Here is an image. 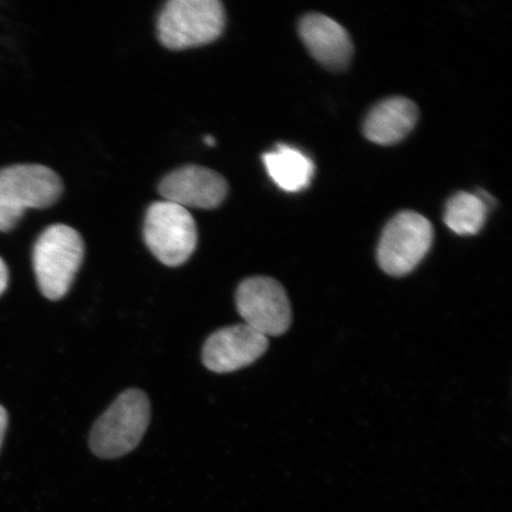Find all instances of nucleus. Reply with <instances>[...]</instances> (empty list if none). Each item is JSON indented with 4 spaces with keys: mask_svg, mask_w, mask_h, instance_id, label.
<instances>
[{
    "mask_svg": "<svg viewBox=\"0 0 512 512\" xmlns=\"http://www.w3.org/2000/svg\"><path fill=\"white\" fill-rule=\"evenodd\" d=\"M85 256V243L75 229L54 224L37 239L32 262L44 297L59 300L66 296Z\"/></svg>",
    "mask_w": 512,
    "mask_h": 512,
    "instance_id": "7ed1b4c3",
    "label": "nucleus"
},
{
    "mask_svg": "<svg viewBox=\"0 0 512 512\" xmlns=\"http://www.w3.org/2000/svg\"><path fill=\"white\" fill-rule=\"evenodd\" d=\"M262 159L272 181L287 192L306 189L315 175V164L311 158L296 147L280 144L265 153Z\"/></svg>",
    "mask_w": 512,
    "mask_h": 512,
    "instance_id": "f8f14e48",
    "label": "nucleus"
},
{
    "mask_svg": "<svg viewBox=\"0 0 512 512\" xmlns=\"http://www.w3.org/2000/svg\"><path fill=\"white\" fill-rule=\"evenodd\" d=\"M488 207L478 195L459 192L446 204L444 221L458 235H475L483 228Z\"/></svg>",
    "mask_w": 512,
    "mask_h": 512,
    "instance_id": "ddd939ff",
    "label": "nucleus"
},
{
    "mask_svg": "<svg viewBox=\"0 0 512 512\" xmlns=\"http://www.w3.org/2000/svg\"><path fill=\"white\" fill-rule=\"evenodd\" d=\"M159 194L185 209H214L226 200L228 184L213 170L188 165L166 176L159 184Z\"/></svg>",
    "mask_w": 512,
    "mask_h": 512,
    "instance_id": "1a4fd4ad",
    "label": "nucleus"
},
{
    "mask_svg": "<svg viewBox=\"0 0 512 512\" xmlns=\"http://www.w3.org/2000/svg\"><path fill=\"white\" fill-rule=\"evenodd\" d=\"M299 35L310 54L332 70L349 66L354 46L348 31L335 19L322 14L306 15L299 23Z\"/></svg>",
    "mask_w": 512,
    "mask_h": 512,
    "instance_id": "9d476101",
    "label": "nucleus"
},
{
    "mask_svg": "<svg viewBox=\"0 0 512 512\" xmlns=\"http://www.w3.org/2000/svg\"><path fill=\"white\" fill-rule=\"evenodd\" d=\"M236 309L249 328L267 338L284 335L292 322L286 291L272 278L243 280L236 292Z\"/></svg>",
    "mask_w": 512,
    "mask_h": 512,
    "instance_id": "0eeeda50",
    "label": "nucleus"
},
{
    "mask_svg": "<svg viewBox=\"0 0 512 512\" xmlns=\"http://www.w3.org/2000/svg\"><path fill=\"white\" fill-rule=\"evenodd\" d=\"M62 191L61 178L47 166L17 164L0 170V232H11L28 209L53 206Z\"/></svg>",
    "mask_w": 512,
    "mask_h": 512,
    "instance_id": "f257e3e1",
    "label": "nucleus"
},
{
    "mask_svg": "<svg viewBox=\"0 0 512 512\" xmlns=\"http://www.w3.org/2000/svg\"><path fill=\"white\" fill-rule=\"evenodd\" d=\"M268 338L246 324L228 326L214 332L204 344V366L217 374L233 373L251 366L265 354Z\"/></svg>",
    "mask_w": 512,
    "mask_h": 512,
    "instance_id": "6e6552de",
    "label": "nucleus"
},
{
    "mask_svg": "<svg viewBox=\"0 0 512 512\" xmlns=\"http://www.w3.org/2000/svg\"><path fill=\"white\" fill-rule=\"evenodd\" d=\"M6 427H8V413L3 406H0V448H2Z\"/></svg>",
    "mask_w": 512,
    "mask_h": 512,
    "instance_id": "2eb2a0df",
    "label": "nucleus"
},
{
    "mask_svg": "<svg viewBox=\"0 0 512 512\" xmlns=\"http://www.w3.org/2000/svg\"><path fill=\"white\" fill-rule=\"evenodd\" d=\"M9 284V271L6 267L5 262L0 258V296L5 292L6 287Z\"/></svg>",
    "mask_w": 512,
    "mask_h": 512,
    "instance_id": "4468645a",
    "label": "nucleus"
},
{
    "mask_svg": "<svg viewBox=\"0 0 512 512\" xmlns=\"http://www.w3.org/2000/svg\"><path fill=\"white\" fill-rule=\"evenodd\" d=\"M224 25L219 0H171L160 12L158 37L166 48L184 50L216 41Z\"/></svg>",
    "mask_w": 512,
    "mask_h": 512,
    "instance_id": "20e7f679",
    "label": "nucleus"
},
{
    "mask_svg": "<svg viewBox=\"0 0 512 512\" xmlns=\"http://www.w3.org/2000/svg\"><path fill=\"white\" fill-rule=\"evenodd\" d=\"M151 407L142 390L128 389L95 422L91 448L95 456L115 459L126 456L142 441L149 427Z\"/></svg>",
    "mask_w": 512,
    "mask_h": 512,
    "instance_id": "f03ea898",
    "label": "nucleus"
},
{
    "mask_svg": "<svg viewBox=\"0 0 512 512\" xmlns=\"http://www.w3.org/2000/svg\"><path fill=\"white\" fill-rule=\"evenodd\" d=\"M204 144H206L209 147H214L216 145V140L213 136H206L204 137Z\"/></svg>",
    "mask_w": 512,
    "mask_h": 512,
    "instance_id": "dca6fc26",
    "label": "nucleus"
},
{
    "mask_svg": "<svg viewBox=\"0 0 512 512\" xmlns=\"http://www.w3.org/2000/svg\"><path fill=\"white\" fill-rule=\"evenodd\" d=\"M433 227L426 217L403 211L384 228L377 247V261L384 272L402 277L424 260L433 243Z\"/></svg>",
    "mask_w": 512,
    "mask_h": 512,
    "instance_id": "423d86ee",
    "label": "nucleus"
},
{
    "mask_svg": "<svg viewBox=\"0 0 512 512\" xmlns=\"http://www.w3.org/2000/svg\"><path fill=\"white\" fill-rule=\"evenodd\" d=\"M144 236L147 247L162 264L187 262L197 246V226L188 209L176 203H153L147 210Z\"/></svg>",
    "mask_w": 512,
    "mask_h": 512,
    "instance_id": "39448f33",
    "label": "nucleus"
},
{
    "mask_svg": "<svg viewBox=\"0 0 512 512\" xmlns=\"http://www.w3.org/2000/svg\"><path fill=\"white\" fill-rule=\"evenodd\" d=\"M419 118L418 107L406 98L380 102L364 121V136L379 145H394L412 132Z\"/></svg>",
    "mask_w": 512,
    "mask_h": 512,
    "instance_id": "9b49d317",
    "label": "nucleus"
}]
</instances>
